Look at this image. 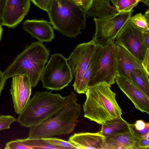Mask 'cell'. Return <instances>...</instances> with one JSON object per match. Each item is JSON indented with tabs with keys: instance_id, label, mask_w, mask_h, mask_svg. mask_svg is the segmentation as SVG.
Wrapping results in <instances>:
<instances>
[{
	"instance_id": "6",
	"label": "cell",
	"mask_w": 149,
	"mask_h": 149,
	"mask_svg": "<svg viewBox=\"0 0 149 149\" xmlns=\"http://www.w3.org/2000/svg\"><path fill=\"white\" fill-rule=\"evenodd\" d=\"M73 78L71 69L67 60L62 54L55 53L51 56L40 80L43 88L58 91L68 86Z\"/></svg>"
},
{
	"instance_id": "4",
	"label": "cell",
	"mask_w": 149,
	"mask_h": 149,
	"mask_svg": "<svg viewBox=\"0 0 149 149\" xmlns=\"http://www.w3.org/2000/svg\"><path fill=\"white\" fill-rule=\"evenodd\" d=\"M49 53L42 42H32L15 58L3 73L7 79L18 75H26L32 87H35L40 80Z\"/></svg>"
},
{
	"instance_id": "12",
	"label": "cell",
	"mask_w": 149,
	"mask_h": 149,
	"mask_svg": "<svg viewBox=\"0 0 149 149\" xmlns=\"http://www.w3.org/2000/svg\"><path fill=\"white\" fill-rule=\"evenodd\" d=\"M30 0H6L1 17V25L14 28L29 10Z\"/></svg>"
},
{
	"instance_id": "18",
	"label": "cell",
	"mask_w": 149,
	"mask_h": 149,
	"mask_svg": "<svg viewBox=\"0 0 149 149\" xmlns=\"http://www.w3.org/2000/svg\"><path fill=\"white\" fill-rule=\"evenodd\" d=\"M6 149H60L58 147L46 143L43 139H17L7 143L5 147Z\"/></svg>"
},
{
	"instance_id": "17",
	"label": "cell",
	"mask_w": 149,
	"mask_h": 149,
	"mask_svg": "<svg viewBox=\"0 0 149 149\" xmlns=\"http://www.w3.org/2000/svg\"><path fill=\"white\" fill-rule=\"evenodd\" d=\"M117 75L130 80L134 70L143 68L142 63L123 47L116 45Z\"/></svg>"
},
{
	"instance_id": "38",
	"label": "cell",
	"mask_w": 149,
	"mask_h": 149,
	"mask_svg": "<svg viewBox=\"0 0 149 149\" xmlns=\"http://www.w3.org/2000/svg\"><path fill=\"white\" fill-rule=\"evenodd\" d=\"M110 1H111L114 7L116 8L117 6V0H110Z\"/></svg>"
},
{
	"instance_id": "11",
	"label": "cell",
	"mask_w": 149,
	"mask_h": 149,
	"mask_svg": "<svg viewBox=\"0 0 149 149\" xmlns=\"http://www.w3.org/2000/svg\"><path fill=\"white\" fill-rule=\"evenodd\" d=\"M32 86L28 76L19 74L12 77L10 90L15 112L20 114L30 100Z\"/></svg>"
},
{
	"instance_id": "31",
	"label": "cell",
	"mask_w": 149,
	"mask_h": 149,
	"mask_svg": "<svg viewBox=\"0 0 149 149\" xmlns=\"http://www.w3.org/2000/svg\"><path fill=\"white\" fill-rule=\"evenodd\" d=\"M81 6L86 12L90 8L93 0H80Z\"/></svg>"
},
{
	"instance_id": "34",
	"label": "cell",
	"mask_w": 149,
	"mask_h": 149,
	"mask_svg": "<svg viewBox=\"0 0 149 149\" xmlns=\"http://www.w3.org/2000/svg\"><path fill=\"white\" fill-rule=\"evenodd\" d=\"M144 42L147 48H149V33H146L144 39Z\"/></svg>"
},
{
	"instance_id": "5",
	"label": "cell",
	"mask_w": 149,
	"mask_h": 149,
	"mask_svg": "<svg viewBox=\"0 0 149 149\" xmlns=\"http://www.w3.org/2000/svg\"><path fill=\"white\" fill-rule=\"evenodd\" d=\"M65 102V97L58 93L47 91L36 92L16 120L22 126L30 127L54 116Z\"/></svg>"
},
{
	"instance_id": "32",
	"label": "cell",
	"mask_w": 149,
	"mask_h": 149,
	"mask_svg": "<svg viewBox=\"0 0 149 149\" xmlns=\"http://www.w3.org/2000/svg\"><path fill=\"white\" fill-rule=\"evenodd\" d=\"M7 79L3 72H2L0 70V96Z\"/></svg>"
},
{
	"instance_id": "24",
	"label": "cell",
	"mask_w": 149,
	"mask_h": 149,
	"mask_svg": "<svg viewBox=\"0 0 149 149\" xmlns=\"http://www.w3.org/2000/svg\"><path fill=\"white\" fill-rule=\"evenodd\" d=\"M42 139L46 143L58 147L60 149H76V148L68 141L52 137Z\"/></svg>"
},
{
	"instance_id": "19",
	"label": "cell",
	"mask_w": 149,
	"mask_h": 149,
	"mask_svg": "<svg viewBox=\"0 0 149 149\" xmlns=\"http://www.w3.org/2000/svg\"><path fill=\"white\" fill-rule=\"evenodd\" d=\"M110 0H93L89 9L86 12L87 17L105 18L112 16L117 12L116 8L112 6Z\"/></svg>"
},
{
	"instance_id": "37",
	"label": "cell",
	"mask_w": 149,
	"mask_h": 149,
	"mask_svg": "<svg viewBox=\"0 0 149 149\" xmlns=\"http://www.w3.org/2000/svg\"><path fill=\"white\" fill-rule=\"evenodd\" d=\"M144 5L149 7V0H142V2Z\"/></svg>"
},
{
	"instance_id": "13",
	"label": "cell",
	"mask_w": 149,
	"mask_h": 149,
	"mask_svg": "<svg viewBox=\"0 0 149 149\" xmlns=\"http://www.w3.org/2000/svg\"><path fill=\"white\" fill-rule=\"evenodd\" d=\"M115 82L136 109L149 114V97L125 77L117 75Z\"/></svg>"
},
{
	"instance_id": "36",
	"label": "cell",
	"mask_w": 149,
	"mask_h": 149,
	"mask_svg": "<svg viewBox=\"0 0 149 149\" xmlns=\"http://www.w3.org/2000/svg\"><path fill=\"white\" fill-rule=\"evenodd\" d=\"M142 136L143 138L149 140V132L147 133L142 135Z\"/></svg>"
},
{
	"instance_id": "39",
	"label": "cell",
	"mask_w": 149,
	"mask_h": 149,
	"mask_svg": "<svg viewBox=\"0 0 149 149\" xmlns=\"http://www.w3.org/2000/svg\"><path fill=\"white\" fill-rule=\"evenodd\" d=\"M3 31V29L2 27V25L0 24V41L1 39Z\"/></svg>"
},
{
	"instance_id": "2",
	"label": "cell",
	"mask_w": 149,
	"mask_h": 149,
	"mask_svg": "<svg viewBox=\"0 0 149 149\" xmlns=\"http://www.w3.org/2000/svg\"><path fill=\"white\" fill-rule=\"evenodd\" d=\"M65 97L64 107L55 115L29 127V137L49 138L69 134L73 131L81 113V106L77 102V94L74 92H72Z\"/></svg>"
},
{
	"instance_id": "23",
	"label": "cell",
	"mask_w": 149,
	"mask_h": 149,
	"mask_svg": "<svg viewBox=\"0 0 149 149\" xmlns=\"http://www.w3.org/2000/svg\"><path fill=\"white\" fill-rule=\"evenodd\" d=\"M129 20L144 33H149V21L146 19L144 15L141 13H137L131 16Z\"/></svg>"
},
{
	"instance_id": "25",
	"label": "cell",
	"mask_w": 149,
	"mask_h": 149,
	"mask_svg": "<svg viewBox=\"0 0 149 149\" xmlns=\"http://www.w3.org/2000/svg\"><path fill=\"white\" fill-rule=\"evenodd\" d=\"M136 0H117L116 8L117 12L128 11L136 6Z\"/></svg>"
},
{
	"instance_id": "14",
	"label": "cell",
	"mask_w": 149,
	"mask_h": 149,
	"mask_svg": "<svg viewBox=\"0 0 149 149\" xmlns=\"http://www.w3.org/2000/svg\"><path fill=\"white\" fill-rule=\"evenodd\" d=\"M141 136L130 126L127 131L106 137V149H139L138 141Z\"/></svg>"
},
{
	"instance_id": "22",
	"label": "cell",
	"mask_w": 149,
	"mask_h": 149,
	"mask_svg": "<svg viewBox=\"0 0 149 149\" xmlns=\"http://www.w3.org/2000/svg\"><path fill=\"white\" fill-rule=\"evenodd\" d=\"M149 73L144 68L134 70L130 80L137 88L149 97Z\"/></svg>"
},
{
	"instance_id": "40",
	"label": "cell",
	"mask_w": 149,
	"mask_h": 149,
	"mask_svg": "<svg viewBox=\"0 0 149 149\" xmlns=\"http://www.w3.org/2000/svg\"><path fill=\"white\" fill-rule=\"evenodd\" d=\"M79 6H81V4L80 0H73Z\"/></svg>"
},
{
	"instance_id": "8",
	"label": "cell",
	"mask_w": 149,
	"mask_h": 149,
	"mask_svg": "<svg viewBox=\"0 0 149 149\" xmlns=\"http://www.w3.org/2000/svg\"><path fill=\"white\" fill-rule=\"evenodd\" d=\"M134 11L117 12L108 18L94 17L95 32L92 39L97 44L104 46L115 40L119 33L131 16Z\"/></svg>"
},
{
	"instance_id": "29",
	"label": "cell",
	"mask_w": 149,
	"mask_h": 149,
	"mask_svg": "<svg viewBox=\"0 0 149 149\" xmlns=\"http://www.w3.org/2000/svg\"><path fill=\"white\" fill-rule=\"evenodd\" d=\"M149 48L146 51V53L142 62V64L143 68L149 73Z\"/></svg>"
},
{
	"instance_id": "26",
	"label": "cell",
	"mask_w": 149,
	"mask_h": 149,
	"mask_svg": "<svg viewBox=\"0 0 149 149\" xmlns=\"http://www.w3.org/2000/svg\"><path fill=\"white\" fill-rule=\"evenodd\" d=\"M17 120L10 115H1L0 116V131L9 129L10 125Z\"/></svg>"
},
{
	"instance_id": "33",
	"label": "cell",
	"mask_w": 149,
	"mask_h": 149,
	"mask_svg": "<svg viewBox=\"0 0 149 149\" xmlns=\"http://www.w3.org/2000/svg\"><path fill=\"white\" fill-rule=\"evenodd\" d=\"M6 1V0H0V18L1 19V18Z\"/></svg>"
},
{
	"instance_id": "3",
	"label": "cell",
	"mask_w": 149,
	"mask_h": 149,
	"mask_svg": "<svg viewBox=\"0 0 149 149\" xmlns=\"http://www.w3.org/2000/svg\"><path fill=\"white\" fill-rule=\"evenodd\" d=\"M47 12L53 28L65 36L75 38L86 28V12L73 0H51Z\"/></svg>"
},
{
	"instance_id": "15",
	"label": "cell",
	"mask_w": 149,
	"mask_h": 149,
	"mask_svg": "<svg viewBox=\"0 0 149 149\" xmlns=\"http://www.w3.org/2000/svg\"><path fill=\"white\" fill-rule=\"evenodd\" d=\"M68 141L77 149H106V137L100 131L74 133Z\"/></svg>"
},
{
	"instance_id": "16",
	"label": "cell",
	"mask_w": 149,
	"mask_h": 149,
	"mask_svg": "<svg viewBox=\"0 0 149 149\" xmlns=\"http://www.w3.org/2000/svg\"><path fill=\"white\" fill-rule=\"evenodd\" d=\"M22 26L24 30L42 42H51L54 38L52 24L46 20L27 19L23 22Z\"/></svg>"
},
{
	"instance_id": "21",
	"label": "cell",
	"mask_w": 149,
	"mask_h": 149,
	"mask_svg": "<svg viewBox=\"0 0 149 149\" xmlns=\"http://www.w3.org/2000/svg\"><path fill=\"white\" fill-rule=\"evenodd\" d=\"M130 123L123 119H115L102 125L100 131L106 137L110 135L124 132L128 130Z\"/></svg>"
},
{
	"instance_id": "30",
	"label": "cell",
	"mask_w": 149,
	"mask_h": 149,
	"mask_svg": "<svg viewBox=\"0 0 149 149\" xmlns=\"http://www.w3.org/2000/svg\"><path fill=\"white\" fill-rule=\"evenodd\" d=\"M138 146L139 149H148L149 148V140L143 138L142 135L139 139Z\"/></svg>"
},
{
	"instance_id": "1",
	"label": "cell",
	"mask_w": 149,
	"mask_h": 149,
	"mask_svg": "<svg viewBox=\"0 0 149 149\" xmlns=\"http://www.w3.org/2000/svg\"><path fill=\"white\" fill-rule=\"evenodd\" d=\"M106 82L89 86L85 93L84 117L99 125L121 118L122 109L116 98V94Z\"/></svg>"
},
{
	"instance_id": "41",
	"label": "cell",
	"mask_w": 149,
	"mask_h": 149,
	"mask_svg": "<svg viewBox=\"0 0 149 149\" xmlns=\"http://www.w3.org/2000/svg\"><path fill=\"white\" fill-rule=\"evenodd\" d=\"M142 0H136V4L137 5L139 2H141Z\"/></svg>"
},
{
	"instance_id": "27",
	"label": "cell",
	"mask_w": 149,
	"mask_h": 149,
	"mask_svg": "<svg viewBox=\"0 0 149 149\" xmlns=\"http://www.w3.org/2000/svg\"><path fill=\"white\" fill-rule=\"evenodd\" d=\"M35 5L47 12L49 10L51 0H30Z\"/></svg>"
},
{
	"instance_id": "7",
	"label": "cell",
	"mask_w": 149,
	"mask_h": 149,
	"mask_svg": "<svg viewBox=\"0 0 149 149\" xmlns=\"http://www.w3.org/2000/svg\"><path fill=\"white\" fill-rule=\"evenodd\" d=\"M115 41H111L103 46L101 54L89 79L88 87L103 81L110 85L115 83L117 75V48Z\"/></svg>"
},
{
	"instance_id": "42",
	"label": "cell",
	"mask_w": 149,
	"mask_h": 149,
	"mask_svg": "<svg viewBox=\"0 0 149 149\" xmlns=\"http://www.w3.org/2000/svg\"><path fill=\"white\" fill-rule=\"evenodd\" d=\"M1 18H0V24H1Z\"/></svg>"
},
{
	"instance_id": "35",
	"label": "cell",
	"mask_w": 149,
	"mask_h": 149,
	"mask_svg": "<svg viewBox=\"0 0 149 149\" xmlns=\"http://www.w3.org/2000/svg\"><path fill=\"white\" fill-rule=\"evenodd\" d=\"M146 19L149 21V9H148L144 14Z\"/></svg>"
},
{
	"instance_id": "9",
	"label": "cell",
	"mask_w": 149,
	"mask_h": 149,
	"mask_svg": "<svg viewBox=\"0 0 149 149\" xmlns=\"http://www.w3.org/2000/svg\"><path fill=\"white\" fill-rule=\"evenodd\" d=\"M146 33L129 20L117 36L115 43L123 47L142 63L148 48L144 42Z\"/></svg>"
},
{
	"instance_id": "10",
	"label": "cell",
	"mask_w": 149,
	"mask_h": 149,
	"mask_svg": "<svg viewBox=\"0 0 149 149\" xmlns=\"http://www.w3.org/2000/svg\"><path fill=\"white\" fill-rule=\"evenodd\" d=\"M97 45L93 39L80 44L76 47L67 60L75 78L72 86L76 91Z\"/></svg>"
},
{
	"instance_id": "20",
	"label": "cell",
	"mask_w": 149,
	"mask_h": 149,
	"mask_svg": "<svg viewBox=\"0 0 149 149\" xmlns=\"http://www.w3.org/2000/svg\"><path fill=\"white\" fill-rule=\"evenodd\" d=\"M103 46L97 45L89 64L83 75L79 86L76 92L79 94H85L88 83L95 65L101 53Z\"/></svg>"
},
{
	"instance_id": "28",
	"label": "cell",
	"mask_w": 149,
	"mask_h": 149,
	"mask_svg": "<svg viewBox=\"0 0 149 149\" xmlns=\"http://www.w3.org/2000/svg\"><path fill=\"white\" fill-rule=\"evenodd\" d=\"M149 124L142 120H138L134 124L130 123V125L134 132H136L143 130Z\"/></svg>"
}]
</instances>
